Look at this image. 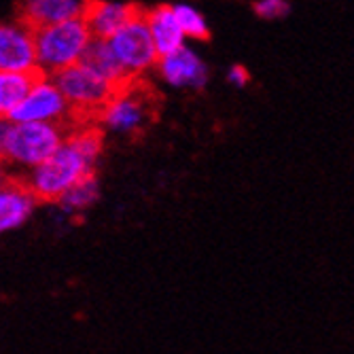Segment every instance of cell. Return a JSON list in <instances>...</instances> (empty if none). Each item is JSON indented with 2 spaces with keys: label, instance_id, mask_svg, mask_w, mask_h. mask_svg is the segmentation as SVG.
Here are the masks:
<instances>
[{
  "label": "cell",
  "instance_id": "obj_9",
  "mask_svg": "<svg viewBox=\"0 0 354 354\" xmlns=\"http://www.w3.org/2000/svg\"><path fill=\"white\" fill-rule=\"evenodd\" d=\"M145 9L132 3H109V0H87L85 21L91 30V37L98 41H111L115 35L132 24Z\"/></svg>",
  "mask_w": 354,
  "mask_h": 354
},
{
  "label": "cell",
  "instance_id": "obj_17",
  "mask_svg": "<svg viewBox=\"0 0 354 354\" xmlns=\"http://www.w3.org/2000/svg\"><path fill=\"white\" fill-rule=\"evenodd\" d=\"M95 200H98V178H95V174H89L83 180H79L71 191L64 193V198L57 204L64 210L77 212V210L91 206Z\"/></svg>",
  "mask_w": 354,
  "mask_h": 354
},
{
  "label": "cell",
  "instance_id": "obj_5",
  "mask_svg": "<svg viewBox=\"0 0 354 354\" xmlns=\"http://www.w3.org/2000/svg\"><path fill=\"white\" fill-rule=\"evenodd\" d=\"M109 43L117 59L123 64V68L132 77H140L155 62H159L151 28L147 24V9L132 24H127L119 35H115Z\"/></svg>",
  "mask_w": 354,
  "mask_h": 354
},
{
  "label": "cell",
  "instance_id": "obj_8",
  "mask_svg": "<svg viewBox=\"0 0 354 354\" xmlns=\"http://www.w3.org/2000/svg\"><path fill=\"white\" fill-rule=\"evenodd\" d=\"M39 68L37 35L21 24L3 26L0 30V71L32 73Z\"/></svg>",
  "mask_w": 354,
  "mask_h": 354
},
{
  "label": "cell",
  "instance_id": "obj_16",
  "mask_svg": "<svg viewBox=\"0 0 354 354\" xmlns=\"http://www.w3.org/2000/svg\"><path fill=\"white\" fill-rule=\"evenodd\" d=\"M66 142H71L93 166L95 159H98V155H100V151H102V145H104V130L98 123L77 125L75 130L66 136Z\"/></svg>",
  "mask_w": 354,
  "mask_h": 354
},
{
  "label": "cell",
  "instance_id": "obj_18",
  "mask_svg": "<svg viewBox=\"0 0 354 354\" xmlns=\"http://www.w3.org/2000/svg\"><path fill=\"white\" fill-rule=\"evenodd\" d=\"M174 13H176V19L185 32V37L196 39V41H208L210 39V28L198 9H193L189 5H174Z\"/></svg>",
  "mask_w": 354,
  "mask_h": 354
},
{
  "label": "cell",
  "instance_id": "obj_3",
  "mask_svg": "<svg viewBox=\"0 0 354 354\" xmlns=\"http://www.w3.org/2000/svg\"><path fill=\"white\" fill-rule=\"evenodd\" d=\"M91 41L93 37L85 17L37 32L39 68L51 79L62 71L77 66Z\"/></svg>",
  "mask_w": 354,
  "mask_h": 354
},
{
  "label": "cell",
  "instance_id": "obj_6",
  "mask_svg": "<svg viewBox=\"0 0 354 354\" xmlns=\"http://www.w3.org/2000/svg\"><path fill=\"white\" fill-rule=\"evenodd\" d=\"M71 113V106L66 102V98L62 95V91L57 89V85L45 77L32 91L26 102L15 109L9 117H5V121H13V123H64V117Z\"/></svg>",
  "mask_w": 354,
  "mask_h": 354
},
{
  "label": "cell",
  "instance_id": "obj_12",
  "mask_svg": "<svg viewBox=\"0 0 354 354\" xmlns=\"http://www.w3.org/2000/svg\"><path fill=\"white\" fill-rule=\"evenodd\" d=\"M79 64H83L85 68H89L91 73L102 77L106 83H111L119 91H125L136 79H140V77H132L130 73L123 68V64L117 59V55L111 49V43L109 41L93 39L91 45L87 47V51L83 53V57H81Z\"/></svg>",
  "mask_w": 354,
  "mask_h": 354
},
{
  "label": "cell",
  "instance_id": "obj_11",
  "mask_svg": "<svg viewBox=\"0 0 354 354\" xmlns=\"http://www.w3.org/2000/svg\"><path fill=\"white\" fill-rule=\"evenodd\" d=\"M159 73L174 87L200 89L208 81V71L204 66V62L187 47L159 59Z\"/></svg>",
  "mask_w": 354,
  "mask_h": 354
},
{
  "label": "cell",
  "instance_id": "obj_13",
  "mask_svg": "<svg viewBox=\"0 0 354 354\" xmlns=\"http://www.w3.org/2000/svg\"><path fill=\"white\" fill-rule=\"evenodd\" d=\"M37 202L39 200L28 187V183L7 178L3 191H0V230L9 232L24 225L32 210H35Z\"/></svg>",
  "mask_w": 354,
  "mask_h": 354
},
{
  "label": "cell",
  "instance_id": "obj_2",
  "mask_svg": "<svg viewBox=\"0 0 354 354\" xmlns=\"http://www.w3.org/2000/svg\"><path fill=\"white\" fill-rule=\"evenodd\" d=\"M57 123H3V134H0V149H3L5 162L30 166L32 170L51 159L66 136L62 134Z\"/></svg>",
  "mask_w": 354,
  "mask_h": 354
},
{
  "label": "cell",
  "instance_id": "obj_14",
  "mask_svg": "<svg viewBox=\"0 0 354 354\" xmlns=\"http://www.w3.org/2000/svg\"><path fill=\"white\" fill-rule=\"evenodd\" d=\"M147 24L159 53V59L185 47V32L176 19L174 7L159 5L155 9H147Z\"/></svg>",
  "mask_w": 354,
  "mask_h": 354
},
{
  "label": "cell",
  "instance_id": "obj_15",
  "mask_svg": "<svg viewBox=\"0 0 354 354\" xmlns=\"http://www.w3.org/2000/svg\"><path fill=\"white\" fill-rule=\"evenodd\" d=\"M47 75L37 68L32 73H0V115L9 117Z\"/></svg>",
  "mask_w": 354,
  "mask_h": 354
},
{
  "label": "cell",
  "instance_id": "obj_1",
  "mask_svg": "<svg viewBox=\"0 0 354 354\" xmlns=\"http://www.w3.org/2000/svg\"><path fill=\"white\" fill-rule=\"evenodd\" d=\"M51 81L57 85L64 98H66L71 106L68 115H73L77 125L98 123L104 109L121 93L102 77L85 68L83 64H77V66H71L53 75Z\"/></svg>",
  "mask_w": 354,
  "mask_h": 354
},
{
  "label": "cell",
  "instance_id": "obj_10",
  "mask_svg": "<svg viewBox=\"0 0 354 354\" xmlns=\"http://www.w3.org/2000/svg\"><path fill=\"white\" fill-rule=\"evenodd\" d=\"M83 15L85 3H79V0H30V3L17 5V24L30 28L35 35L45 28L66 24Z\"/></svg>",
  "mask_w": 354,
  "mask_h": 354
},
{
  "label": "cell",
  "instance_id": "obj_19",
  "mask_svg": "<svg viewBox=\"0 0 354 354\" xmlns=\"http://www.w3.org/2000/svg\"><path fill=\"white\" fill-rule=\"evenodd\" d=\"M252 9L263 19H278L291 11V5L284 3V0H259V3L252 5Z\"/></svg>",
  "mask_w": 354,
  "mask_h": 354
},
{
  "label": "cell",
  "instance_id": "obj_7",
  "mask_svg": "<svg viewBox=\"0 0 354 354\" xmlns=\"http://www.w3.org/2000/svg\"><path fill=\"white\" fill-rule=\"evenodd\" d=\"M142 79H136L125 91L104 109L100 121L115 132H136L138 127L149 119V89H142Z\"/></svg>",
  "mask_w": 354,
  "mask_h": 354
},
{
  "label": "cell",
  "instance_id": "obj_20",
  "mask_svg": "<svg viewBox=\"0 0 354 354\" xmlns=\"http://www.w3.org/2000/svg\"><path fill=\"white\" fill-rule=\"evenodd\" d=\"M227 81L234 83L236 87H244L250 81V75H248V71L242 66V64H234V66L230 68V73H227Z\"/></svg>",
  "mask_w": 354,
  "mask_h": 354
},
{
  "label": "cell",
  "instance_id": "obj_4",
  "mask_svg": "<svg viewBox=\"0 0 354 354\" xmlns=\"http://www.w3.org/2000/svg\"><path fill=\"white\" fill-rule=\"evenodd\" d=\"M89 174H93V166L71 142H64L51 159L32 170L28 187L39 202H59L64 193Z\"/></svg>",
  "mask_w": 354,
  "mask_h": 354
}]
</instances>
